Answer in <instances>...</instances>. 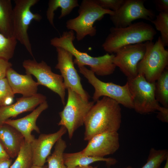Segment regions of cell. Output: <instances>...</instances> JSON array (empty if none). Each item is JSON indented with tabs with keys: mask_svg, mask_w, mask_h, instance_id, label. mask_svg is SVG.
Instances as JSON below:
<instances>
[{
	"mask_svg": "<svg viewBox=\"0 0 168 168\" xmlns=\"http://www.w3.org/2000/svg\"><path fill=\"white\" fill-rule=\"evenodd\" d=\"M95 168H97V167H95ZM123 168H133L132 166H128L127 167H124Z\"/></svg>",
	"mask_w": 168,
	"mask_h": 168,
	"instance_id": "cell-39",
	"label": "cell"
},
{
	"mask_svg": "<svg viewBox=\"0 0 168 168\" xmlns=\"http://www.w3.org/2000/svg\"><path fill=\"white\" fill-rule=\"evenodd\" d=\"M67 132L66 128L61 126L56 132L41 134L30 143L33 155V165H44L51 150L56 142Z\"/></svg>",
	"mask_w": 168,
	"mask_h": 168,
	"instance_id": "cell-15",
	"label": "cell"
},
{
	"mask_svg": "<svg viewBox=\"0 0 168 168\" xmlns=\"http://www.w3.org/2000/svg\"><path fill=\"white\" fill-rule=\"evenodd\" d=\"M12 160L10 159L0 162V168H10Z\"/></svg>",
	"mask_w": 168,
	"mask_h": 168,
	"instance_id": "cell-35",
	"label": "cell"
},
{
	"mask_svg": "<svg viewBox=\"0 0 168 168\" xmlns=\"http://www.w3.org/2000/svg\"><path fill=\"white\" fill-rule=\"evenodd\" d=\"M22 66L26 74L33 75L39 85L44 86L58 94L63 105H65L66 89L61 75L53 72L51 67L43 61L38 63L35 59L25 60Z\"/></svg>",
	"mask_w": 168,
	"mask_h": 168,
	"instance_id": "cell-10",
	"label": "cell"
},
{
	"mask_svg": "<svg viewBox=\"0 0 168 168\" xmlns=\"http://www.w3.org/2000/svg\"><path fill=\"white\" fill-rule=\"evenodd\" d=\"M67 89V102L63 110L59 113L60 120L58 125L66 128L71 139L75 132L84 124L86 117L94 102L85 101L71 89Z\"/></svg>",
	"mask_w": 168,
	"mask_h": 168,
	"instance_id": "cell-6",
	"label": "cell"
},
{
	"mask_svg": "<svg viewBox=\"0 0 168 168\" xmlns=\"http://www.w3.org/2000/svg\"><path fill=\"white\" fill-rule=\"evenodd\" d=\"M13 8L11 0H0V33L7 38L13 37Z\"/></svg>",
	"mask_w": 168,
	"mask_h": 168,
	"instance_id": "cell-22",
	"label": "cell"
},
{
	"mask_svg": "<svg viewBox=\"0 0 168 168\" xmlns=\"http://www.w3.org/2000/svg\"><path fill=\"white\" fill-rule=\"evenodd\" d=\"M10 159V156L0 142V162Z\"/></svg>",
	"mask_w": 168,
	"mask_h": 168,
	"instance_id": "cell-34",
	"label": "cell"
},
{
	"mask_svg": "<svg viewBox=\"0 0 168 168\" xmlns=\"http://www.w3.org/2000/svg\"><path fill=\"white\" fill-rule=\"evenodd\" d=\"M14 94L6 78L0 81V106L12 104Z\"/></svg>",
	"mask_w": 168,
	"mask_h": 168,
	"instance_id": "cell-29",
	"label": "cell"
},
{
	"mask_svg": "<svg viewBox=\"0 0 168 168\" xmlns=\"http://www.w3.org/2000/svg\"><path fill=\"white\" fill-rule=\"evenodd\" d=\"M144 0H125L119 9L110 15V19L117 28H123L131 25L136 20L142 19L151 21L156 15L151 9L144 5Z\"/></svg>",
	"mask_w": 168,
	"mask_h": 168,
	"instance_id": "cell-11",
	"label": "cell"
},
{
	"mask_svg": "<svg viewBox=\"0 0 168 168\" xmlns=\"http://www.w3.org/2000/svg\"><path fill=\"white\" fill-rule=\"evenodd\" d=\"M127 82L137 113L144 114L158 110L161 106L155 96V82H148L139 74L134 78H127Z\"/></svg>",
	"mask_w": 168,
	"mask_h": 168,
	"instance_id": "cell-9",
	"label": "cell"
},
{
	"mask_svg": "<svg viewBox=\"0 0 168 168\" xmlns=\"http://www.w3.org/2000/svg\"><path fill=\"white\" fill-rule=\"evenodd\" d=\"M155 96L162 106L168 108V69L166 68L155 82Z\"/></svg>",
	"mask_w": 168,
	"mask_h": 168,
	"instance_id": "cell-23",
	"label": "cell"
},
{
	"mask_svg": "<svg viewBox=\"0 0 168 168\" xmlns=\"http://www.w3.org/2000/svg\"><path fill=\"white\" fill-rule=\"evenodd\" d=\"M95 167H93L90 165L86 166H77L74 168H95Z\"/></svg>",
	"mask_w": 168,
	"mask_h": 168,
	"instance_id": "cell-36",
	"label": "cell"
},
{
	"mask_svg": "<svg viewBox=\"0 0 168 168\" xmlns=\"http://www.w3.org/2000/svg\"><path fill=\"white\" fill-rule=\"evenodd\" d=\"M88 141L86 147L81 151L85 155L104 157L113 154L120 147L118 131L106 132L96 134Z\"/></svg>",
	"mask_w": 168,
	"mask_h": 168,
	"instance_id": "cell-14",
	"label": "cell"
},
{
	"mask_svg": "<svg viewBox=\"0 0 168 168\" xmlns=\"http://www.w3.org/2000/svg\"><path fill=\"white\" fill-rule=\"evenodd\" d=\"M78 68L80 72L94 88L92 97L94 102L100 97L105 96L114 100L127 108L133 109V98L127 82L123 86L112 82H104L98 78L93 72L85 66Z\"/></svg>",
	"mask_w": 168,
	"mask_h": 168,
	"instance_id": "cell-7",
	"label": "cell"
},
{
	"mask_svg": "<svg viewBox=\"0 0 168 168\" xmlns=\"http://www.w3.org/2000/svg\"><path fill=\"white\" fill-rule=\"evenodd\" d=\"M38 0H15L13 8L12 31L13 37L25 47L34 57L31 45L27 32L29 25L33 20L40 21L41 15L30 10Z\"/></svg>",
	"mask_w": 168,
	"mask_h": 168,
	"instance_id": "cell-8",
	"label": "cell"
},
{
	"mask_svg": "<svg viewBox=\"0 0 168 168\" xmlns=\"http://www.w3.org/2000/svg\"><path fill=\"white\" fill-rule=\"evenodd\" d=\"M46 97L40 93L30 97H22L16 102L7 106H0V125L10 118L17 116L25 112L34 110L36 107L46 101Z\"/></svg>",
	"mask_w": 168,
	"mask_h": 168,
	"instance_id": "cell-16",
	"label": "cell"
},
{
	"mask_svg": "<svg viewBox=\"0 0 168 168\" xmlns=\"http://www.w3.org/2000/svg\"><path fill=\"white\" fill-rule=\"evenodd\" d=\"M17 41L14 37H7L0 33V59L9 61L13 57Z\"/></svg>",
	"mask_w": 168,
	"mask_h": 168,
	"instance_id": "cell-27",
	"label": "cell"
},
{
	"mask_svg": "<svg viewBox=\"0 0 168 168\" xmlns=\"http://www.w3.org/2000/svg\"><path fill=\"white\" fill-rule=\"evenodd\" d=\"M125 0H96L99 5L103 8L117 11L121 7Z\"/></svg>",
	"mask_w": 168,
	"mask_h": 168,
	"instance_id": "cell-30",
	"label": "cell"
},
{
	"mask_svg": "<svg viewBox=\"0 0 168 168\" xmlns=\"http://www.w3.org/2000/svg\"><path fill=\"white\" fill-rule=\"evenodd\" d=\"M12 66V63L9 61L0 59V81L6 78L7 70Z\"/></svg>",
	"mask_w": 168,
	"mask_h": 168,
	"instance_id": "cell-31",
	"label": "cell"
},
{
	"mask_svg": "<svg viewBox=\"0 0 168 168\" xmlns=\"http://www.w3.org/2000/svg\"><path fill=\"white\" fill-rule=\"evenodd\" d=\"M156 117L164 123L168 122V108L161 106L158 110Z\"/></svg>",
	"mask_w": 168,
	"mask_h": 168,
	"instance_id": "cell-33",
	"label": "cell"
},
{
	"mask_svg": "<svg viewBox=\"0 0 168 168\" xmlns=\"http://www.w3.org/2000/svg\"><path fill=\"white\" fill-rule=\"evenodd\" d=\"M146 42L124 46L115 53L113 63L127 78H133L138 75L137 65L142 58L146 50Z\"/></svg>",
	"mask_w": 168,
	"mask_h": 168,
	"instance_id": "cell-13",
	"label": "cell"
},
{
	"mask_svg": "<svg viewBox=\"0 0 168 168\" xmlns=\"http://www.w3.org/2000/svg\"><path fill=\"white\" fill-rule=\"evenodd\" d=\"M67 147L66 142L62 138L56 142L53 153L47 158V168H67L63 158V154Z\"/></svg>",
	"mask_w": 168,
	"mask_h": 168,
	"instance_id": "cell-24",
	"label": "cell"
},
{
	"mask_svg": "<svg viewBox=\"0 0 168 168\" xmlns=\"http://www.w3.org/2000/svg\"><path fill=\"white\" fill-rule=\"evenodd\" d=\"M48 106L46 100L26 116L16 119H9L3 124H7L16 129L22 134L25 141L30 143L35 139L34 136L32 135V131H35L40 133V129L36 124V120L41 114Z\"/></svg>",
	"mask_w": 168,
	"mask_h": 168,
	"instance_id": "cell-17",
	"label": "cell"
},
{
	"mask_svg": "<svg viewBox=\"0 0 168 168\" xmlns=\"http://www.w3.org/2000/svg\"><path fill=\"white\" fill-rule=\"evenodd\" d=\"M146 50L137 65L138 74L150 82H155L168 64V51L165 49L160 36L155 43L146 41Z\"/></svg>",
	"mask_w": 168,
	"mask_h": 168,
	"instance_id": "cell-5",
	"label": "cell"
},
{
	"mask_svg": "<svg viewBox=\"0 0 168 168\" xmlns=\"http://www.w3.org/2000/svg\"><path fill=\"white\" fill-rule=\"evenodd\" d=\"M168 158L166 149H156L152 148L146 163L141 168H159L161 164Z\"/></svg>",
	"mask_w": 168,
	"mask_h": 168,
	"instance_id": "cell-26",
	"label": "cell"
},
{
	"mask_svg": "<svg viewBox=\"0 0 168 168\" xmlns=\"http://www.w3.org/2000/svg\"><path fill=\"white\" fill-rule=\"evenodd\" d=\"M46 17L50 25L55 28L54 23V12L58 8H61L60 19L69 14L75 7L79 5L77 0H50L48 3Z\"/></svg>",
	"mask_w": 168,
	"mask_h": 168,
	"instance_id": "cell-21",
	"label": "cell"
},
{
	"mask_svg": "<svg viewBox=\"0 0 168 168\" xmlns=\"http://www.w3.org/2000/svg\"><path fill=\"white\" fill-rule=\"evenodd\" d=\"M75 38L74 31L70 30L63 32L59 37L51 39L50 44L56 48H61L70 52L75 57L74 63L78 67L88 66L95 74L102 76L114 73L116 67L113 63L115 54L107 53L103 56L92 57L86 53L78 50L75 47L73 44Z\"/></svg>",
	"mask_w": 168,
	"mask_h": 168,
	"instance_id": "cell-2",
	"label": "cell"
},
{
	"mask_svg": "<svg viewBox=\"0 0 168 168\" xmlns=\"http://www.w3.org/2000/svg\"><path fill=\"white\" fill-rule=\"evenodd\" d=\"M121 122L120 105L109 97L103 96L96 101L86 117L84 139L89 141L94 135L102 133L118 131Z\"/></svg>",
	"mask_w": 168,
	"mask_h": 168,
	"instance_id": "cell-1",
	"label": "cell"
},
{
	"mask_svg": "<svg viewBox=\"0 0 168 168\" xmlns=\"http://www.w3.org/2000/svg\"><path fill=\"white\" fill-rule=\"evenodd\" d=\"M63 158L64 164L67 168H74L77 166L89 165L94 162L103 161L110 166L115 165L117 160L113 158L94 157L83 154L81 151L78 152L64 153Z\"/></svg>",
	"mask_w": 168,
	"mask_h": 168,
	"instance_id": "cell-20",
	"label": "cell"
},
{
	"mask_svg": "<svg viewBox=\"0 0 168 168\" xmlns=\"http://www.w3.org/2000/svg\"><path fill=\"white\" fill-rule=\"evenodd\" d=\"M30 168H47L46 166H40L35 165H33Z\"/></svg>",
	"mask_w": 168,
	"mask_h": 168,
	"instance_id": "cell-37",
	"label": "cell"
},
{
	"mask_svg": "<svg viewBox=\"0 0 168 168\" xmlns=\"http://www.w3.org/2000/svg\"><path fill=\"white\" fill-rule=\"evenodd\" d=\"M102 45L108 53H115L125 46L152 41L157 32L150 24L141 21L123 28L111 27Z\"/></svg>",
	"mask_w": 168,
	"mask_h": 168,
	"instance_id": "cell-3",
	"label": "cell"
},
{
	"mask_svg": "<svg viewBox=\"0 0 168 168\" xmlns=\"http://www.w3.org/2000/svg\"><path fill=\"white\" fill-rule=\"evenodd\" d=\"M165 166L163 168H168V158L166 160ZM159 168H160L159 167Z\"/></svg>",
	"mask_w": 168,
	"mask_h": 168,
	"instance_id": "cell-38",
	"label": "cell"
},
{
	"mask_svg": "<svg viewBox=\"0 0 168 168\" xmlns=\"http://www.w3.org/2000/svg\"><path fill=\"white\" fill-rule=\"evenodd\" d=\"M79 7L78 15L66 22L68 29L75 32V37L78 41L87 35L94 36L96 33V27L94 26L95 22L102 19L105 15H111L114 13L102 8L96 0H83Z\"/></svg>",
	"mask_w": 168,
	"mask_h": 168,
	"instance_id": "cell-4",
	"label": "cell"
},
{
	"mask_svg": "<svg viewBox=\"0 0 168 168\" xmlns=\"http://www.w3.org/2000/svg\"><path fill=\"white\" fill-rule=\"evenodd\" d=\"M33 165V155L30 143L24 140L16 160L10 168H30Z\"/></svg>",
	"mask_w": 168,
	"mask_h": 168,
	"instance_id": "cell-25",
	"label": "cell"
},
{
	"mask_svg": "<svg viewBox=\"0 0 168 168\" xmlns=\"http://www.w3.org/2000/svg\"><path fill=\"white\" fill-rule=\"evenodd\" d=\"M6 78L14 94H21L24 97H30L37 94L39 85L31 75L17 73L12 67L7 70Z\"/></svg>",
	"mask_w": 168,
	"mask_h": 168,
	"instance_id": "cell-18",
	"label": "cell"
},
{
	"mask_svg": "<svg viewBox=\"0 0 168 168\" xmlns=\"http://www.w3.org/2000/svg\"><path fill=\"white\" fill-rule=\"evenodd\" d=\"M156 18L150 22L154 25L156 29L160 32V36L165 47L168 46V13L159 12Z\"/></svg>",
	"mask_w": 168,
	"mask_h": 168,
	"instance_id": "cell-28",
	"label": "cell"
},
{
	"mask_svg": "<svg viewBox=\"0 0 168 168\" xmlns=\"http://www.w3.org/2000/svg\"><path fill=\"white\" fill-rule=\"evenodd\" d=\"M153 2L159 12L168 13V0H155Z\"/></svg>",
	"mask_w": 168,
	"mask_h": 168,
	"instance_id": "cell-32",
	"label": "cell"
},
{
	"mask_svg": "<svg viewBox=\"0 0 168 168\" xmlns=\"http://www.w3.org/2000/svg\"><path fill=\"white\" fill-rule=\"evenodd\" d=\"M56 48L58 63L55 68L59 70L66 89H71L84 100L89 101L90 96L82 85L81 78L74 66L72 55L63 48Z\"/></svg>",
	"mask_w": 168,
	"mask_h": 168,
	"instance_id": "cell-12",
	"label": "cell"
},
{
	"mask_svg": "<svg viewBox=\"0 0 168 168\" xmlns=\"http://www.w3.org/2000/svg\"><path fill=\"white\" fill-rule=\"evenodd\" d=\"M24 140L14 128L5 124L0 125V142L10 157H16Z\"/></svg>",
	"mask_w": 168,
	"mask_h": 168,
	"instance_id": "cell-19",
	"label": "cell"
}]
</instances>
